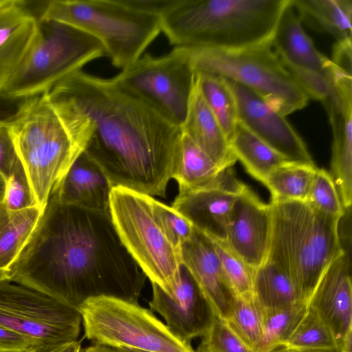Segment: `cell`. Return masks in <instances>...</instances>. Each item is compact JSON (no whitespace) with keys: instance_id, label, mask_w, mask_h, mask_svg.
I'll use <instances>...</instances> for the list:
<instances>
[{"instance_id":"cell-12","label":"cell","mask_w":352,"mask_h":352,"mask_svg":"<svg viewBox=\"0 0 352 352\" xmlns=\"http://www.w3.org/2000/svg\"><path fill=\"white\" fill-rule=\"evenodd\" d=\"M0 282V325L36 345L78 340L82 319L77 309L39 292Z\"/></svg>"},{"instance_id":"cell-30","label":"cell","mask_w":352,"mask_h":352,"mask_svg":"<svg viewBox=\"0 0 352 352\" xmlns=\"http://www.w3.org/2000/svg\"><path fill=\"white\" fill-rule=\"evenodd\" d=\"M195 74L201 94L230 142L239 122L233 94L225 78L210 74Z\"/></svg>"},{"instance_id":"cell-23","label":"cell","mask_w":352,"mask_h":352,"mask_svg":"<svg viewBox=\"0 0 352 352\" xmlns=\"http://www.w3.org/2000/svg\"><path fill=\"white\" fill-rule=\"evenodd\" d=\"M181 130L221 169L232 168L237 161L228 140L201 94L196 74Z\"/></svg>"},{"instance_id":"cell-48","label":"cell","mask_w":352,"mask_h":352,"mask_svg":"<svg viewBox=\"0 0 352 352\" xmlns=\"http://www.w3.org/2000/svg\"><path fill=\"white\" fill-rule=\"evenodd\" d=\"M1 1V0H0Z\"/></svg>"},{"instance_id":"cell-11","label":"cell","mask_w":352,"mask_h":352,"mask_svg":"<svg viewBox=\"0 0 352 352\" xmlns=\"http://www.w3.org/2000/svg\"><path fill=\"white\" fill-rule=\"evenodd\" d=\"M112 78L169 122L182 127L195 80L186 47H175L157 57L146 54Z\"/></svg>"},{"instance_id":"cell-6","label":"cell","mask_w":352,"mask_h":352,"mask_svg":"<svg viewBox=\"0 0 352 352\" xmlns=\"http://www.w3.org/2000/svg\"><path fill=\"white\" fill-rule=\"evenodd\" d=\"M38 19L93 36L103 45L112 64L122 69L139 59L162 31L161 16L135 9L123 0H52Z\"/></svg>"},{"instance_id":"cell-14","label":"cell","mask_w":352,"mask_h":352,"mask_svg":"<svg viewBox=\"0 0 352 352\" xmlns=\"http://www.w3.org/2000/svg\"><path fill=\"white\" fill-rule=\"evenodd\" d=\"M244 186L229 168L208 186L178 192L171 207L208 237L226 241L233 206Z\"/></svg>"},{"instance_id":"cell-7","label":"cell","mask_w":352,"mask_h":352,"mask_svg":"<svg viewBox=\"0 0 352 352\" xmlns=\"http://www.w3.org/2000/svg\"><path fill=\"white\" fill-rule=\"evenodd\" d=\"M104 55L103 45L89 34L65 23L38 19L33 44L1 91L21 100L41 95Z\"/></svg>"},{"instance_id":"cell-35","label":"cell","mask_w":352,"mask_h":352,"mask_svg":"<svg viewBox=\"0 0 352 352\" xmlns=\"http://www.w3.org/2000/svg\"><path fill=\"white\" fill-rule=\"evenodd\" d=\"M306 202L319 212L340 219L346 212L330 173L323 168H317Z\"/></svg>"},{"instance_id":"cell-33","label":"cell","mask_w":352,"mask_h":352,"mask_svg":"<svg viewBox=\"0 0 352 352\" xmlns=\"http://www.w3.org/2000/svg\"><path fill=\"white\" fill-rule=\"evenodd\" d=\"M307 305L298 302L292 305L263 311L262 333L256 352H268L280 346L294 330Z\"/></svg>"},{"instance_id":"cell-26","label":"cell","mask_w":352,"mask_h":352,"mask_svg":"<svg viewBox=\"0 0 352 352\" xmlns=\"http://www.w3.org/2000/svg\"><path fill=\"white\" fill-rule=\"evenodd\" d=\"M224 170L182 133L172 176L178 184L179 192L208 186L215 182Z\"/></svg>"},{"instance_id":"cell-31","label":"cell","mask_w":352,"mask_h":352,"mask_svg":"<svg viewBox=\"0 0 352 352\" xmlns=\"http://www.w3.org/2000/svg\"><path fill=\"white\" fill-rule=\"evenodd\" d=\"M280 346L300 352H338L331 332L309 307Z\"/></svg>"},{"instance_id":"cell-18","label":"cell","mask_w":352,"mask_h":352,"mask_svg":"<svg viewBox=\"0 0 352 352\" xmlns=\"http://www.w3.org/2000/svg\"><path fill=\"white\" fill-rule=\"evenodd\" d=\"M152 285L150 310L157 312L169 329L182 340L190 343L201 338L212 319V313L195 280L183 265L180 281L173 296Z\"/></svg>"},{"instance_id":"cell-1","label":"cell","mask_w":352,"mask_h":352,"mask_svg":"<svg viewBox=\"0 0 352 352\" xmlns=\"http://www.w3.org/2000/svg\"><path fill=\"white\" fill-rule=\"evenodd\" d=\"M76 143L112 187L166 197L182 132L113 78L76 72L45 92Z\"/></svg>"},{"instance_id":"cell-17","label":"cell","mask_w":352,"mask_h":352,"mask_svg":"<svg viewBox=\"0 0 352 352\" xmlns=\"http://www.w3.org/2000/svg\"><path fill=\"white\" fill-rule=\"evenodd\" d=\"M307 305L329 328L340 352L352 337L351 262L346 250L326 269Z\"/></svg>"},{"instance_id":"cell-20","label":"cell","mask_w":352,"mask_h":352,"mask_svg":"<svg viewBox=\"0 0 352 352\" xmlns=\"http://www.w3.org/2000/svg\"><path fill=\"white\" fill-rule=\"evenodd\" d=\"M25 1H0V91L22 63L36 36L38 16Z\"/></svg>"},{"instance_id":"cell-28","label":"cell","mask_w":352,"mask_h":352,"mask_svg":"<svg viewBox=\"0 0 352 352\" xmlns=\"http://www.w3.org/2000/svg\"><path fill=\"white\" fill-rule=\"evenodd\" d=\"M252 295L262 311L280 309L299 302L288 274L270 260H265L254 270Z\"/></svg>"},{"instance_id":"cell-16","label":"cell","mask_w":352,"mask_h":352,"mask_svg":"<svg viewBox=\"0 0 352 352\" xmlns=\"http://www.w3.org/2000/svg\"><path fill=\"white\" fill-rule=\"evenodd\" d=\"M272 230V208L246 185L231 212L226 243L243 261L256 269L266 260Z\"/></svg>"},{"instance_id":"cell-10","label":"cell","mask_w":352,"mask_h":352,"mask_svg":"<svg viewBox=\"0 0 352 352\" xmlns=\"http://www.w3.org/2000/svg\"><path fill=\"white\" fill-rule=\"evenodd\" d=\"M78 310L91 344L138 352H196L138 302L99 296L87 300Z\"/></svg>"},{"instance_id":"cell-13","label":"cell","mask_w":352,"mask_h":352,"mask_svg":"<svg viewBox=\"0 0 352 352\" xmlns=\"http://www.w3.org/2000/svg\"><path fill=\"white\" fill-rule=\"evenodd\" d=\"M226 80L236 101L239 122L289 162L316 166L305 142L285 116L252 90Z\"/></svg>"},{"instance_id":"cell-15","label":"cell","mask_w":352,"mask_h":352,"mask_svg":"<svg viewBox=\"0 0 352 352\" xmlns=\"http://www.w3.org/2000/svg\"><path fill=\"white\" fill-rule=\"evenodd\" d=\"M322 103L333 132L330 174L348 210L352 203V75L337 68L331 92Z\"/></svg>"},{"instance_id":"cell-42","label":"cell","mask_w":352,"mask_h":352,"mask_svg":"<svg viewBox=\"0 0 352 352\" xmlns=\"http://www.w3.org/2000/svg\"><path fill=\"white\" fill-rule=\"evenodd\" d=\"M352 38L337 41L333 47V63L340 69L352 75Z\"/></svg>"},{"instance_id":"cell-41","label":"cell","mask_w":352,"mask_h":352,"mask_svg":"<svg viewBox=\"0 0 352 352\" xmlns=\"http://www.w3.org/2000/svg\"><path fill=\"white\" fill-rule=\"evenodd\" d=\"M35 346L31 339L0 325V352H28Z\"/></svg>"},{"instance_id":"cell-5","label":"cell","mask_w":352,"mask_h":352,"mask_svg":"<svg viewBox=\"0 0 352 352\" xmlns=\"http://www.w3.org/2000/svg\"><path fill=\"white\" fill-rule=\"evenodd\" d=\"M6 123L36 204L43 210L54 186L83 150L70 136L45 93L23 100Z\"/></svg>"},{"instance_id":"cell-45","label":"cell","mask_w":352,"mask_h":352,"mask_svg":"<svg viewBox=\"0 0 352 352\" xmlns=\"http://www.w3.org/2000/svg\"><path fill=\"white\" fill-rule=\"evenodd\" d=\"M81 351L80 342L76 340L64 344L38 345L28 352H81Z\"/></svg>"},{"instance_id":"cell-38","label":"cell","mask_w":352,"mask_h":352,"mask_svg":"<svg viewBox=\"0 0 352 352\" xmlns=\"http://www.w3.org/2000/svg\"><path fill=\"white\" fill-rule=\"evenodd\" d=\"M3 204L10 210L37 206L24 168L19 160L6 181Z\"/></svg>"},{"instance_id":"cell-29","label":"cell","mask_w":352,"mask_h":352,"mask_svg":"<svg viewBox=\"0 0 352 352\" xmlns=\"http://www.w3.org/2000/svg\"><path fill=\"white\" fill-rule=\"evenodd\" d=\"M317 168L287 162L274 169L264 184L271 200L306 201Z\"/></svg>"},{"instance_id":"cell-36","label":"cell","mask_w":352,"mask_h":352,"mask_svg":"<svg viewBox=\"0 0 352 352\" xmlns=\"http://www.w3.org/2000/svg\"><path fill=\"white\" fill-rule=\"evenodd\" d=\"M196 352H254L232 331L226 320L212 314Z\"/></svg>"},{"instance_id":"cell-44","label":"cell","mask_w":352,"mask_h":352,"mask_svg":"<svg viewBox=\"0 0 352 352\" xmlns=\"http://www.w3.org/2000/svg\"><path fill=\"white\" fill-rule=\"evenodd\" d=\"M23 100L12 98L0 91V122L10 120L18 111Z\"/></svg>"},{"instance_id":"cell-4","label":"cell","mask_w":352,"mask_h":352,"mask_svg":"<svg viewBox=\"0 0 352 352\" xmlns=\"http://www.w3.org/2000/svg\"><path fill=\"white\" fill-rule=\"evenodd\" d=\"M272 230L266 260L291 278L299 302L307 305L320 277L345 250L340 219L326 215L301 201H273Z\"/></svg>"},{"instance_id":"cell-24","label":"cell","mask_w":352,"mask_h":352,"mask_svg":"<svg viewBox=\"0 0 352 352\" xmlns=\"http://www.w3.org/2000/svg\"><path fill=\"white\" fill-rule=\"evenodd\" d=\"M38 206L10 210L0 204V282H10L12 269L43 213Z\"/></svg>"},{"instance_id":"cell-40","label":"cell","mask_w":352,"mask_h":352,"mask_svg":"<svg viewBox=\"0 0 352 352\" xmlns=\"http://www.w3.org/2000/svg\"><path fill=\"white\" fill-rule=\"evenodd\" d=\"M19 160L6 122H0V173L7 179Z\"/></svg>"},{"instance_id":"cell-22","label":"cell","mask_w":352,"mask_h":352,"mask_svg":"<svg viewBox=\"0 0 352 352\" xmlns=\"http://www.w3.org/2000/svg\"><path fill=\"white\" fill-rule=\"evenodd\" d=\"M272 46L284 63L333 76L335 65L316 48L307 34L292 0L280 17Z\"/></svg>"},{"instance_id":"cell-3","label":"cell","mask_w":352,"mask_h":352,"mask_svg":"<svg viewBox=\"0 0 352 352\" xmlns=\"http://www.w3.org/2000/svg\"><path fill=\"white\" fill-rule=\"evenodd\" d=\"M290 0H177L161 16L175 47L243 50L272 43Z\"/></svg>"},{"instance_id":"cell-46","label":"cell","mask_w":352,"mask_h":352,"mask_svg":"<svg viewBox=\"0 0 352 352\" xmlns=\"http://www.w3.org/2000/svg\"><path fill=\"white\" fill-rule=\"evenodd\" d=\"M6 179L0 173V204H3L4 199Z\"/></svg>"},{"instance_id":"cell-2","label":"cell","mask_w":352,"mask_h":352,"mask_svg":"<svg viewBox=\"0 0 352 352\" xmlns=\"http://www.w3.org/2000/svg\"><path fill=\"white\" fill-rule=\"evenodd\" d=\"M146 278L109 212L63 204L51 194L10 282L78 309L99 296L138 302Z\"/></svg>"},{"instance_id":"cell-27","label":"cell","mask_w":352,"mask_h":352,"mask_svg":"<svg viewBox=\"0 0 352 352\" xmlns=\"http://www.w3.org/2000/svg\"><path fill=\"white\" fill-rule=\"evenodd\" d=\"M230 145L236 160L243 164L250 175L263 184L274 169L289 162L239 122Z\"/></svg>"},{"instance_id":"cell-47","label":"cell","mask_w":352,"mask_h":352,"mask_svg":"<svg viewBox=\"0 0 352 352\" xmlns=\"http://www.w3.org/2000/svg\"><path fill=\"white\" fill-rule=\"evenodd\" d=\"M268 352H300L294 349H287L283 346H277Z\"/></svg>"},{"instance_id":"cell-8","label":"cell","mask_w":352,"mask_h":352,"mask_svg":"<svg viewBox=\"0 0 352 352\" xmlns=\"http://www.w3.org/2000/svg\"><path fill=\"white\" fill-rule=\"evenodd\" d=\"M186 48L195 73L214 74L238 82L284 116L305 108L308 103L309 98L272 43L226 51Z\"/></svg>"},{"instance_id":"cell-21","label":"cell","mask_w":352,"mask_h":352,"mask_svg":"<svg viewBox=\"0 0 352 352\" xmlns=\"http://www.w3.org/2000/svg\"><path fill=\"white\" fill-rule=\"evenodd\" d=\"M112 188L101 168L83 151L51 194L63 204L109 212Z\"/></svg>"},{"instance_id":"cell-34","label":"cell","mask_w":352,"mask_h":352,"mask_svg":"<svg viewBox=\"0 0 352 352\" xmlns=\"http://www.w3.org/2000/svg\"><path fill=\"white\" fill-rule=\"evenodd\" d=\"M209 239L212 243L224 278L232 294H251L254 269L237 256L226 241Z\"/></svg>"},{"instance_id":"cell-32","label":"cell","mask_w":352,"mask_h":352,"mask_svg":"<svg viewBox=\"0 0 352 352\" xmlns=\"http://www.w3.org/2000/svg\"><path fill=\"white\" fill-rule=\"evenodd\" d=\"M225 320L242 342L256 352L261 337L263 311L252 294L233 296Z\"/></svg>"},{"instance_id":"cell-39","label":"cell","mask_w":352,"mask_h":352,"mask_svg":"<svg viewBox=\"0 0 352 352\" xmlns=\"http://www.w3.org/2000/svg\"><path fill=\"white\" fill-rule=\"evenodd\" d=\"M283 63L309 99L312 98L322 102L329 96L332 89L333 76L284 62Z\"/></svg>"},{"instance_id":"cell-9","label":"cell","mask_w":352,"mask_h":352,"mask_svg":"<svg viewBox=\"0 0 352 352\" xmlns=\"http://www.w3.org/2000/svg\"><path fill=\"white\" fill-rule=\"evenodd\" d=\"M152 197L113 187L109 213L121 241L146 278L173 296L181 278L182 252L163 231L152 207Z\"/></svg>"},{"instance_id":"cell-43","label":"cell","mask_w":352,"mask_h":352,"mask_svg":"<svg viewBox=\"0 0 352 352\" xmlns=\"http://www.w3.org/2000/svg\"><path fill=\"white\" fill-rule=\"evenodd\" d=\"M177 0H123L128 6L138 10L161 16Z\"/></svg>"},{"instance_id":"cell-19","label":"cell","mask_w":352,"mask_h":352,"mask_svg":"<svg viewBox=\"0 0 352 352\" xmlns=\"http://www.w3.org/2000/svg\"><path fill=\"white\" fill-rule=\"evenodd\" d=\"M182 264L190 272L212 314L224 319L233 295L224 278L211 240L194 228L182 250Z\"/></svg>"},{"instance_id":"cell-25","label":"cell","mask_w":352,"mask_h":352,"mask_svg":"<svg viewBox=\"0 0 352 352\" xmlns=\"http://www.w3.org/2000/svg\"><path fill=\"white\" fill-rule=\"evenodd\" d=\"M302 23L337 41L352 38L351 0H292Z\"/></svg>"},{"instance_id":"cell-37","label":"cell","mask_w":352,"mask_h":352,"mask_svg":"<svg viewBox=\"0 0 352 352\" xmlns=\"http://www.w3.org/2000/svg\"><path fill=\"white\" fill-rule=\"evenodd\" d=\"M154 213L167 237L173 245L182 252L184 244L191 237L194 227L182 214L152 197Z\"/></svg>"}]
</instances>
